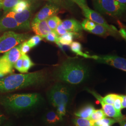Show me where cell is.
<instances>
[{
	"instance_id": "14",
	"label": "cell",
	"mask_w": 126,
	"mask_h": 126,
	"mask_svg": "<svg viewBox=\"0 0 126 126\" xmlns=\"http://www.w3.org/2000/svg\"><path fill=\"white\" fill-rule=\"evenodd\" d=\"M3 56L14 67L15 63L22 56L20 50V45L14 47L11 50L5 52Z\"/></svg>"
},
{
	"instance_id": "42",
	"label": "cell",
	"mask_w": 126,
	"mask_h": 126,
	"mask_svg": "<svg viewBox=\"0 0 126 126\" xmlns=\"http://www.w3.org/2000/svg\"><path fill=\"white\" fill-rule=\"evenodd\" d=\"M117 1L122 4H126V0H118Z\"/></svg>"
},
{
	"instance_id": "19",
	"label": "cell",
	"mask_w": 126,
	"mask_h": 126,
	"mask_svg": "<svg viewBox=\"0 0 126 126\" xmlns=\"http://www.w3.org/2000/svg\"><path fill=\"white\" fill-rule=\"evenodd\" d=\"M70 49L73 53L77 55L80 56L86 59H92V56L85 53L82 51L81 44L78 42H73L70 45Z\"/></svg>"
},
{
	"instance_id": "29",
	"label": "cell",
	"mask_w": 126,
	"mask_h": 126,
	"mask_svg": "<svg viewBox=\"0 0 126 126\" xmlns=\"http://www.w3.org/2000/svg\"><path fill=\"white\" fill-rule=\"evenodd\" d=\"M107 116L105 114L102 109H94L91 116L90 119L94 122H96L105 118Z\"/></svg>"
},
{
	"instance_id": "15",
	"label": "cell",
	"mask_w": 126,
	"mask_h": 126,
	"mask_svg": "<svg viewBox=\"0 0 126 126\" xmlns=\"http://www.w3.org/2000/svg\"><path fill=\"white\" fill-rule=\"evenodd\" d=\"M61 24L63 28L68 32L79 33L83 30L81 23L74 19L64 20L62 21Z\"/></svg>"
},
{
	"instance_id": "33",
	"label": "cell",
	"mask_w": 126,
	"mask_h": 126,
	"mask_svg": "<svg viewBox=\"0 0 126 126\" xmlns=\"http://www.w3.org/2000/svg\"><path fill=\"white\" fill-rule=\"evenodd\" d=\"M118 95V94H113L107 95L105 97L102 98V100L105 103L113 105V104L114 102V101L117 98Z\"/></svg>"
},
{
	"instance_id": "20",
	"label": "cell",
	"mask_w": 126,
	"mask_h": 126,
	"mask_svg": "<svg viewBox=\"0 0 126 126\" xmlns=\"http://www.w3.org/2000/svg\"><path fill=\"white\" fill-rule=\"evenodd\" d=\"M77 33L67 32L62 36H59V41L61 45H70L73 42V39Z\"/></svg>"
},
{
	"instance_id": "48",
	"label": "cell",
	"mask_w": 126,
	"mask_h": 126,
	"mask_svg": "<svg viewBox=\"0 0 126 126\" xmlns=\"http://www.w3.org/2000/svg\"><path fill=\"white\" fill-rule=\"evenodd\" d=\"M125 39V40L126 41V39Z\"/></svg>"
},
{
	"instance_id": "27",
	"label": "cell",
	"mask_w": 126,
	"mask_h": 126,
	"mask_svg": "<svg viewBox=\"0 0 126 126\" xmlns=\"http://www.w3.org/2000/svg\"><path fill=\"white\" fill-rule=\"evenodd\" d=\"M20 0H3L2 2V9L5 14L9 12Z\"/></svg>"
},
{
	"instance_id": "40",
	"label": "cell",
	"mask_w": 126,
	"mask_h": 126,
	"mask_svg": "<svg viewBox=\"0 0 126 126\" xmlns=\"http://www.w3.org/2000/svg\"><path fill=\"white\" fill-rule=\"evenodd\" d=\"M119 34L124 39L126 38V30L124 28H121L119 31Z\"/></svg>"
},
{
	"instance_id": "16",
	"label": "cell",
	"mask_w": 126,
	"mask_h": 126,
	"mask_svg": "<svg viewBox=\"0 0 126 126\" xmlns=\"http://www.w3.org/2000/svg\"><path fill=\"white\" fill-rule=\"evenodd\" d=\"M13 72V66L5 59L3 56L0 57V78L8 75Z\"/></svg>"
},
{
	"instance_id": "21",
	"label": "cell",
	"mask_w": 126,
	"mask_h": 126,
	"mask_svg": "<svg viewBox=\"0 0 126 126\" xmlns=\"http://www.w3.org/2000/svg\"><path fill=\"white\" fill-rule=\"evenodd\" d=\"M90 33L96 35H98L99 36H104V37L110 36V35L113 36L112 33L110 32H109L106 28L97 24H96L94 29L92 31H91Z\"/></svg>"
},
{
	"instance_id": "28",
	"label": "cell",
	"mask_w": 126,
	"mask_h": 126,
	"mask_svg": "<svg viewBox=\"0 0 126 126\" xmlns=\"http://www.w3.org/2000/svg\"><path fill=\"white\" fill-rule=\"evenodd\" d=\"M117 122H119V120L118 119L105 118L95 122V125L96 126H111Z\"/></svg>"
},
{
	"instance_id": "12",
	"label": "cell",
	"mask_w": 126,
	"mask_h": 126,
	"mask_svg": "<svg viewBox=\"0 0 126 126\" xmlns=\"http://www.w3.org/2000/svg\"><path fill=\"white\" fill-rule=\"evenodd\" d=\"M14 13L9 11L0 19V32L18 30V24L14 18Z\"/></svg>"
},
{
	"instance_id": "44",
	"label": "cell",
	"mask_w": 126,
	"mask_h": 126,
	"mask_svg": "<svg viewBox=\"0 0 126 126\" xmlns=\"http://www.w3.org/2000/svg\"><path fill=\"white\" fill-rule=\"evenodd\" d=\"M121 126H126V122H122V121H121Z\"/></svg>"
},
{
	"instance_id": "32",
	"label": "cell",
	"mask_w": 126,
	"mask_h": 126,
	"mask_svg": "<svg viewBox=\"0 0 126 126\" xmlns=\"http://www.w3.org/2000/svg\"><path fill=\"white\" fill-rule=\"evenodd\" d=\"M59 37L55 32L51 31L46 36L45 38L49 42L55 43L57 45H59V47L62 48V45L59 43Z\"/></svg>"
},
{
	"instance_id": "47",
	"label": "cell",
	"mask_w": 126,
	"mask_h": 126,
	"mask_svg": "<svg viewBox=\"0 0 126 126\" xmlns=\"http://www.w3.org/2000/svg\"><path fill=\"white\" fill-rule=\"evenodd\" d=\"M0 16H1V12H0Z\"/></svg>"
},
{
	"instance_id": "34",
	"label": "cell",
	"mask_w": 126,
	"mask_h": 126,
	"mask_svg": "<svg viewBox=\"0 0 126 126\" xmlns=\"http://www.w3.org/2000/svg\"><path fill=\"white\" fill-rule=\"evenodd\" d=\"M122 95H118L117 98L114 101V102L113 104V106L117 111L119 112H121L122 110Z\"/></svg>"
},
{
	"instance_id": "10",
	"label": "cell",
	"mask_w": 126,
	"mask_h": 126,
	"mask_svg": "<svg viewBox=\"0 0 126 126\" xmlns=\"http://www.w3.org/2000/svg\"><path fill=\"white\" fill-rule=\"evenodd\" d=\"M41 9L36 14L33 18L31 23L38 22L41 21L47 20L51 16H53L59 13L60 8L55 5L48 3Z\"/></svg>"
},
{
	"instance_id": "49",
	"label": "cell",
	"mask_w": 126,
	"mask_h": 126,
	"mask_svg": "<svg viewBox=\"0 0 126 126\" xmlns=\"http://www.w3.org/2000/svg\"></svg>"
},
{
	"instance_id": "17",
	"label": "cell",
	"mask_w": 126,
	"mask_h": 126,
	"mask_svg": "<svg viewBox=\"0 0 126 126\" xmlns=\"http://www.w3.org/2000/svg\"><path fill=\"white\" fill-rule=\"evenodd\" d=\"M94 107L92 105H87L81 108L75 113L77 117L90 119L91 116L94 110Z\"/></svg>"
},
{
	"instance_id": "24",
	"label": "cell",
	"mask_w": 126,
	"mask_h": 126,
	"mask_svg": "<svg viewBox=\"0 0 126 126\" xmlns=\"http://www.w3.org/2000/svg\"><path fill=\"white\" fill-rule=\"evenodd\" d=\"M75 126H96L95 122L89 119L77 118L73 120Z\"/></svg>"
},
{
	"instance_id": "31",
	"label": "cell",
	"mask_w": 126,
	"mask_h": 126,
	"mask_svg": "<svg viewBox=\"0 0 126 126\" xmlns=\"http://www.w3.org/2000/svg\"><path fill=\"white\" fill-rule=\"evenodd\" d=\"M42 39L43 38L41 36L38 35H35L32 36L31 38L28 40L27 42L28 45L32 48L40 44L41 41L42 40Z\"/></svg>"
},
{
	"instance_id": "1",
	"label": "cell",
	"mask_w": 126,
	"mask_h": 126,
	"mask_svg": "<svg viewBox=\"0 0 126 126\" xmlns=\"http://www.w3.org/2000/svg\"><path fill=\"white\" fill-rule=\"evenodd\" d=\"M47 79L44 71L14 74L0 79V94L42 84Z\"/></svg>"
},
{
	"instance_id": "23",
	"label": "cell",
	"mask_w": 126,
	"mask_h": 126,
	"mask_svg": "<svg viewBox=\"0 0 126 126\" xmlns=\"http://www.w3.org/2000/svg\"><path fill=\"white\" fill-rule=\"evenodd\" d=\"M50 3L55 5L60 8L68 9L73 6V2L71 0H46Z\"/></svg>"
},
{
	"instance_id": "4",
	"label": "cell",
	"mask_w": 126,
	"mask_h": 126,
	"mask_svg": "<svg viewBox=\"0 0 126 126\" xmlns=\"http://www.w3.org/2000/svg\"><path fill=\"white\" fill-rule=\"evenodd\" d=\"M93 3L95 9L100 13L117 17L126 12V4L116 0H94Z\"/></svg>"
},
{
	"instance_id": "2",
	"label": "cell",
	"mask_w": 126,
	"mask_h": 126,
	"mask_svg": "<svg viewBox=\"0 0 126 126\" xmlns=\"http://www.w3.org/2000/svg\"><path fill=\"white\" fill-rule=\"evenodd\" d=\"M88 75L87 66L80 60L75 59L65 60L55 72V76L59 80L72 85L82 83Z\"/></svg>"
},
{
	"instance_id": "30",
	"label": "cell",
	"mask_w": 126,
	"mask_h": 126,
	"mask_svg": "<svg viewBox=\"0 0 126 126\" xmlns=\"http://www.w3.org/2000/svg\"><path fill=\"white\" fill-rule=\"evenodd\" d=\"M96 24L95 23H94L90 20L85 19L81 23V26L83 30L90 32L94 29Z\"/></svg>"
},
{
	"instance_id": "7",
	"label": "cell",
	"mask_w": 126,
	"mask_h": 126,
	"mask_svg": "<svg viewBox=\"0 0 126 126\" xmlns=\"http://www.w3.org/2000/svg\"><path fill=\"white\" fill-rule=\"evenodd\" d=\"M83 14L86 18L91 21L106 28L108 31L110 32L113 36L119 34L117 29L113 25H109L105 19L98 12L90 9L88 7L82 9Z\"/></svg>"
},
{
	"instance_id": "8",
	"label": "cell",
	"mask_w": 126,
	"mask_h": 126,
	"mask_svg": "<svg viewBox=\"0 0 126 126\" xmlns=\"http://www.w3.org/2000/svg\"><path fill=\"white\" fill-rule=\"evenodd\" d=\"M92 59L99 63L107 64L126 72V59L115 55H93Z\"/></svg>"
},
{
	"instance_id": "13",
	"label": "cell",
	"mask_w": 126,
	"mask_h": 126,
	"mask_svg": "<svg viewBox=\"0 0 126 126\" xmlns=\"http://www.w3.org/2000/svg\"><path fill=\"white\" fill-rule=\"evenodd\" d=\"M31 28L36 35L41 36L42 38H45L52 31L49 27L46 20L31 23Z\"/></svg>"
},
{
	"instance_id": "39",
	"label": "cell",
	"mask_w": 126,
	"mask_h": 126,
	"mask_svg": "<svg viewBox=\"0 0 126 126\" xmlns=\"http://www.w3.org/2000/svg\"><path fill=\"white\" fill-rule=\"evenodd\" d=\"M73 2L78 5L81 9L88 8L86 0H71Z\"/></svg>"
},
{
	"instance_id": "43",
	"label": "cell",
	"mask_w": 126,
	"mask_h": 126,
	"mask_svg": "<svg viewBox=\"0 0 126 126\" xmlns=\"http://www.w3.org/2000/svg\"><path fill=\"white\" fill-rule=\"evenodd\" d=\"M2 120H3V115L1 114V113H0V124H1Z\"/></svg>"
},
{
	"instance_id": "3",
	"label": "cell",
	"mask_w": 126,
	"mask_h": 126,
	"mask_svg": "<svg viewBox=\"0 0 126 126\" xmlns=\"http://www.w3.org/2000/svg\"><path fill=\"white\" fill-rule=\"evenodd\" d=\"M42 100L40 94L37 93L9 94L0 98V103L9 110L18 112L33 108Z\"/></svg>"
},
{
	"instance_id": "38",
	"label": "cell",
	"mask_w": 126,
	"mask_h": 126,
	"mask_svg": "<svg viewBox=\"0 0 126 126\" xmlns=\"http://www.w3.org/2000/svg\"><path fill=\"white\" fill-rule=\"evenodd\" d=\"M55 32L57 34V35L59 36H62L63 35H64V34L66 33L67 32V31L66 30H65L63 28L61 23L60 24L58 27H57V28L56 29Z\"/></svg>"
},
{
	"instance_id": "46",
	"label": "cell",
	"mask_w": 126,
	"mask_h": 126,
	"mask_svg": "<svg viewBox=\"0 0 126 126\" xmlns=\"http://www.w3.org/2000/svg\"><path fill=\"white\" fill-rule=\"evenodd\" d=\"M4 126H11V125H10V124L9 123H8L7 124H6V125H5Z\"/></svg>"
},
{
	"instance_id": "37",
	"label": "cell",
	"mask_w": 126,
	"mask_h": 126,
	"mask_svg": "<svg viewBox=\"0 0 126 126\" xmlns=\"http://www.w3.org/2000/svg\"><path fill=\"white\" fill-rule=\"evenodd\" d=\"M23 56L20 57V58L18 59L15 63L14 67L19 72L23 73Z\"/></svg>"
},
{
	"instance_id": "18",
	"label": "cell",
	"mask_w": 126,
	"mask_h": 126,
	"mask_svg": "<svg viewBox=\"0 0 126 126\" xmlns=\"http://www.w3.org/2000/svg\"><path fill=\"white\" fill-rule=\"evenodd\" d=\"M31 6L32 2L30 0H20L10 11H13L16 13H21Z\"/></svg>"
},
{
	"instance_id": "45",
	"label": "cell",
	"mask_w": 126,
	"mask_h": 126,
	"mask_svg": "<svg viewBox=\"0 0 126 126\" xmlns=\"http://www.w3.org/2000/svg\"><path fill=\"white\" fill-rule=\"evenodd\" d=\"M2 9V4L0 3V9Z\"/></svg>"
},
{
	"instance_id": "25",
	"label": "cell",
	"mask_w": 126,
	"mask_h": 126,
	"mask_svg": "<svg viewBox=\"0 0 126 126\" xmlns=\"http://www.w3.org/2000/svg\"><path fill=\"white\" fill-rule=\"evenodd\" d=\"M47 22L51 30L55 32L57 27L62 23L61 20L58 16H54L47 19Z\"/></svg>"
},
{
	"instance_id": "22",
	"label": "cell",
	"mask_w": 126,
	"mask_h": 126,
	"mask_svg": "<svg viewBox=\"0 0 126 126\" xmlns=\"http://www.w3.org/2000/svg\"><path fill=\"white\" fill-rule=\"evenodd\" d=\"M45 119L46 122L50 124H55L61 120L57 113L53 111H50L46 113L45 114Z\"/></svg>"
},
{
	"instance_id": "6",
	"label": "cell",
	"mask_w": 126,
	"mask_h": 126,
	"mask_svg": "<svg viewBox=\"0 0 126 126\" xmlns=\"http://www.w3.org/2000/svg\"><path fill=\"white\" fill-rule=\"evenodd\" d=\"M29 38L30 35L27 34L17 33L13 31L5 32L0 36V53L8 51Z\"/></svg>"
},
{
	"instance_id": "35",
	"label": "cell",
	"mask_w": 126,
	"mask_h": 126,
	"mask_svg": "<svg viewBox=\"0 0 126 126\" xmlns=\"http://www.w3.org/2000/svg\"><path fill=\"white\" fill-rule=\"evenodd\" d=\"M32 48L28 45L27 41H25L20 44V50L22 55L26 54Z\"/></svg>"
},
{
	"instance_id": "26",
	"label": "cell",
	"mask_w": 126,
	"mask_h": 126,
	"mask_svg": "<svg viewBox=\"0 0 126 126\" xmlns=\"http://www.w3.org/2000/svg\"><path fill=\"white\" fill-rule=\"evenodd\" d=\"M23 56V73H27L31 68L35 65L31 58L26 54Z\"/></svg>"
},
{
	"instance_id": "41",
	"label": "cell",
	"mask_w": 126,
	"mask_h": 126,
	"mask_svg": "<svg viewBox=\"0 0 126 126\" xmlns=\"http://www.w3.org/2000/svg\"><path fill=\"white\" fill-rule=\"evenodd\" d=\"M122 109L126 108V95H122Z\"/></svg>"
},
{
	"instance_id": "11",
	"label": "cell",
	"mask_w": 126,
	"mask_h": 126,
	"mask_svg": "<svg viewBox=\"0 0 126 126\" xmlns=\"http://www.w3.org/2000/svg\"><path fill=\"white\" fill-rule=\"evenodd\" d=\"M32 12V7L31 6L21 13H14V18L18 24V30H30L31 29Z\"/></svg>"
},
{
	"instance_id": "9",
	"label": "cell",
	"mask_w": 126,
	"mask_h": 126,
	"mask_svg": "<svg viewBox=\"0 0 126 126\" xmlns=\"http://www.w3.org/2000/svg\"><path fill=\"white\" fill-rule=\"evenodd\" d=\"M87 90L90 94L94 95L95 98L99 101L100 103L101 104L102 110L104 112L107 116L112 118L113 119L120 120L121 121L123 120V118L124 116L122 114V113L117 111L114 108L113 105L105 103L102 100L103 97L99 95L97 93L89 89H87Z\"/></svg>"
},
{
	"instance_id": "36",
	"label": "cell",
	"mask_w": 126,
	"mask_h": 126,
	"mask_svg": "<svg viewBox=\"0 0 126 126\" xmlns=\"http://www.w3.org/2000/svg\"><path fill=\"white\" fill-rule=\"evenodd\" d=\"M67 106L65 105H60L57 107L56 112L62 119V117L65 115Z\"/></svg>"
},
{
	"instance_id": "5",
	"label": "cell",
	"mask_w": 126,
	"mask_h": 126,
	"mask_svg": "<svg viewBox=\"0 0 126 126\" xmlns=\"http://www.w3.org/2000/svg\"><path fill=\"white\" fill-rule=\"evenodd\" d=\"M47 96L50 103L54 107L57 108L60 105L67 106L71 98V91L67 86L57 84L48 91Z\"/></svg>"
}]
</instances>
